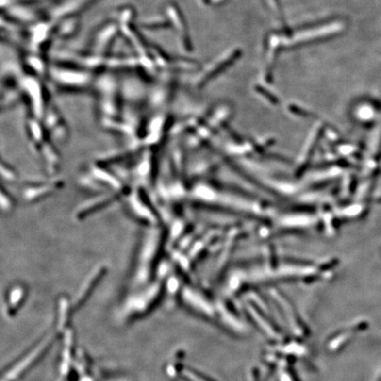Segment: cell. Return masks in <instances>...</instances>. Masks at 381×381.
Returning a JSON list of instances; mask_svg holds the SVG:
<instances>
[]
</instances>
